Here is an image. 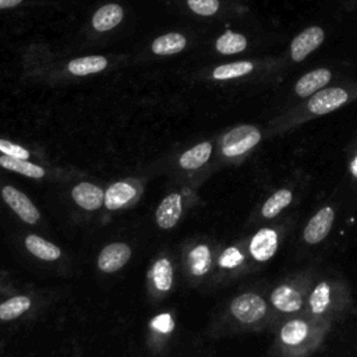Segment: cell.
<instances>
[{
	"instance_id": "cell-1",
	"label": "cell",
	"mask_w": 357,
	"mask_h": 357,
	"mask_svg": "<svg viewBox=\"0 0 357 357\" xmlns=\"http://www.w3.org/2000/svg\"><path fill=\"white\" fill-rule=\"evenodd\" d=\"M261 139L257 127L243 124L230 130L222 139V152L225 156H238L254 148Z\"/></svg>"
},
{
	"instance_id": "cell-2",
	"label": "cell",
	"mask_w": 357,
	"mask_h": 357,
	"mask_svg": "<svg viewBox=\"0 0 357 357\" xmlns=\"http://www.w3.org/2000/svg\"><path fill=\"white\" fill-rule=\"evenodd\" d=\"M231 314L243 324H254L266 314V303L254 293H244L230 304Z\"/></svg>"
},
{
	"instance_id": "cell-3",
	"label": "cell",
	"mask_w": 357,
	"mask_h": 357,
	"mask_svg": "<svg viewBox=\"0 0 357 357\" xmlns=\"http://www.w3.org/2000/svg\"><path fill=\"white\" fill-rule=\"evenodd\" d=\"M349 93L342 88H326L312 95L308 100V109L314 114H326L344 105Z\"/></svg>"
},
{
	"instance_id": "cell-4",
	"label": "cell",
	"mask_w": 357,
	"mask_h": 357,
	"mask_svg": "<svg viewBox=\"0 0 357 357\" xmlns=\"http://www.w3.org/2000/svg\"><path fill=\"white\" fill-rule=\"evenodd\" d=\"M324 31L319 26H310L301 31L290 45L291 59L294 61L304 60L312 50H315L324 42Z\"/></svg>"
},
{
	"instance_id": "cell-5",
	"label": "cell",
	"mask_w": 357,
	"mask_h": 357,
	"mask_svg": "<svg viewBox=\"0 0 357 357\" xmlns=\"http://www.w3.org/2000/svg\"><path fill=\"white\" fill-rule=\"evenodd\" d=\"M335 219V212L331 206L321 208L307 223L303 237L308 244H317L322 241L331 231Z\"/></svg>"
},
{
	"instance_id": "cell-6",
	"label": "cell",
	"mask_w": 357,
	"mask_h": 357,
	"mask_svg": "<svg viewBox=\"0 0 357 357\" xmlns=\"http://www.w3.org/2000/svg\"><path fill=\"white\" fill-rule=\"evenodd\" d=\"M4 201L10 205V208L17 212V215L26 223H36L39 219V211L31 202V199L21 191L15 190L11 185H6L1 190Z\"/></svg>"
},
{
	"instance_id": "cell-7",
	"label": "cell",
	"mask_w": 357,
	"mask_h": 357,
	"mask_svg": "<svg viewBox=\"0 0 357 357\" xmlns=\"http://www.w3.org/2000/svg\"><path fill=\"white\" fill-rule=\"evenodd\" d=\"M131 250L124 243H112L106 245L98 258V265L103 272H114L126 265Z\"/></svg>"
},
{
	"instance_id": "cell-8",
	"label": "cell",
	"mask_w": 357,
	"mask_h": 357,
	"mask_svg": "<svg viewBox=\"0 0 357 357\" xmlns=\"http://www.w3.org/2000/svg\"><path fill=\"white\" fill-rule=\"evenodd\" d=\"M278 248V234L273 229L258 230L250 243V252L257 261H268Z\"/></svg>"
},
{
	"instance_id": "cell-9",
	"label": "cell",
	"mask_w": 357,
	"mask_h": 357,
	"mask_svg": "<svg viewBox=\"0 0 357 357\" xmlns=\"http://www.w3.org/2000/svg\"><path fill=\"white\" fill-rule=\"evenodd\" d=\"M74 201L86 211H95L105 202L103 191L91 184V183H79L73 188Z\"/></svg>"
},
{
	"instance_id": "cell-10",
	"label": "cell",
	"mask_w": 357,
	"mask_h": 357,
	"mask_svg": "<svg viewBox=\"0 0 357 357\" xmlns=\"http://www.w3.org/2000/svg\"><path fill=\"white\" fill-rule=\"evenodd\" d=\"M271 301L279 311L283 312H294L303 305L301 294L289 284L278 286L271 294Z\"/></svg>"
},
{
	"instance_id": "cell-11",
	"label": "cell",
	"mask_w": 357,
	"mask_h": 357,
	"mask_svg": "<svg viewBox=\"0 0 357 357\" xmlns=\"http://www.w3.org/2000/svg\"><path fill=\"white\" fill-rule=\"evenodd\" d=\"M331 77H332V74H331L329 70L317 68V70L310 71L305 75H303L297 81V84L294 86V91L298 96L307 98V96L312 95L314 92H317L318 89L324 88L329 82Z\"/></svg>"
},
{
	"instance_id": "cell-12",
	"label": "cell",
	"mask_w": 357,
	"mask_h": 357,
	"mask_svg": "<svg viewBox=\"0 0 357 357\" xmlns=\"http://www.w3.org/2000/svg\"><path fill=\"white\" fill-rule=\"evenodd\" d=\"M181 215V197L178 194L167 195L156 211V222L162 229L173 227Z\"/></svg>"
},
{
	"instance_id": "cell-13",
	"label": "cell",
	"mask_w": 357,
	"mask_h": 357,
	"mask_svg": "<svg viewBox=\"0 0 357 357\" xmlns=\"http://www.w3.org/2000/svg\"><path fill=\"white\" fill-rule=\"evenodd\" d=\"M123 18V8L117 4H106L100 7L92 17V25L96 31L105 32L114 28Z\"/></svg>"
},
{
	"instance_id": "cell-14",
	"label": "cell",
	"mask_w": 357,
	"mask_h": 357,
	"mask_svg": "<svg viewBox=\"0 0 357 357\" xmlns=\"http://www.w3.org/2000/svg\"><path fill=\"white\" fill-rule=\"evenodd\" d=\"M135 197V188L127 183L112 184L105 194V204L107 209H119L131 198Z\"/></svg>"
},
{
	"instance_id": "cell-15",
	"label": "cell",
	"mask_w": 357,
	"mask_h": 357,
	"mask_svg": "<svg viewBox=\"0 0 357 357\" xmlns=\"http://www.w3.org/2000/svg\"><path fill=\"white\" fill-rule=\"evenodd\" d=\"M25 244L26 248L38 258L45 259V261H53L57 259L61 255V251L57 245L43 240L42 237L36 236V234H29L25 238Z\"/></svg>"
},
{
	"instance_id": "cell-16",
	"label": "cell",
	"mask_w": 357,
	"mask_h": 357,
	"mask_svg": "<svg viewBox=\"0 0 357 357\" xmlns=\"http://www.w3.org/2000/svg\"><path fill=\"white\" fill-rule=\"evenodd\" d=\"M0 166L21 173L24 176L32 177V178H40L45 174V170L40 166H36L31 162H28L26 159H21V158H14L10 155H3L0 156Z\"/></svg>"
},
{
	"instance_id": "cell-17",
	"label": "cell",
	"mask_w": 357,
	"mask_h": 357,
	"mask_svg": "<svg viewBox=\"0 0 357 357\" xmlns=\"http://www.w3.org/2000/svg\"><path fill=\"white\" fill-rule=\"evenodd\" d=\"M106 66L107 60L103 56H86L71 60L68 63V71L75 75H88L102 71Z\"/></svg>"
},
{
	"instance_id": "cell-18",
	"label": "cell",
	"mask_w": 357,
	"mask_h": 357,
	"mask_svg": "<svg viewBox=\"0 0 357 357\" xmlns=\"http://www.w3.org/2000/svg\"><path fill=\"white\" fill-rule=\"evenodd\" d=\"M185 46V38L181 33L172 32L156 38L152 43V52L156 54H173L183 50Z\"/></svg>"
},
{
	"instance_id": "cell-19",
	"label": "cell",
	"mask_w": 357,
	"mask_h": 357,
	"mask_svg": "<svg viewBox=\"0 0 357 357\" xmlns=\"http://www.w3.org/2000/svg\"><path fill=\"white\" fill-rule=\"evenodd\" d=\"M211 152L212 145L209 142H201L180 156V165L184 169H197L209 159Z\"/></svg>"
},
{
	"instance_id": "cell-20",
	"label": "cell",
	"mask_w": 357,
	"mask_h": 357,
	"mask_svg": "<svg viewBox=\"0 0 357 357\" xmlns=\"http://www.w3.org/2000/svg\"><path fill=\"white\" fill-rule=\"evenodd\" d=\"M308 335V325L301 319H291L280 329V339L289 346L300 344Z\"/></svg>"
},
{
	"instance_id": "cell-21",
	"label": "cell",
	"mask_w": 357,
	"mask_h": 357,
	"mask_svg": "<svg viewBox=\"0 0 357 357\" xmlns=\"http://www.w3.org/2000/svg\"><path fill=\"white\" fill-rule=\"evenodd\" d=\"M247 47V39L236 32L226 31L216 40V49L222 54H234L243 52Z\"/></svg>"
},
{
	"instance_id": "cell-22",
	"label": "cell",
	"mask_w": 357,
	"mask_h": 357,
	"mask_svg": "<svg viewBox=\"0 0 357 357\" xmlns=\"http://www.w3.org/2000/svg\"><path fill=\"white\" fill-rule=\"evenodd\" d=\"M291 198H293V194L290 190L282 188V190L276 191L264 204L262 215L265 218H275L276 215H279V212L282 209H284L291 202Z\"/></svg>"
},
{
	"instance_id": "cell-23",
	"label": "cell",
	"mask_w": 357,
	"mask_h": 357,
	"mask_svg": "<svg viewBox=\"0 0 357 357\" xmlns=\"http://www.w3.org/2000/svg\"><path fill=\"white\" fill-rule=\"evenodd\" d=\"M254 68L252 63L250 61H236L230 64H223L219 66L213 70V78L215 79H230V78H237L241 75H245L251 73Z\"/></svg>"
},
{
	"instance_id": "cell-24",
	"label": "cell",
	"mask_w": 357,
	"mask_h": 357,
	"mask_svg": "<svg viewBox=\"0 0 357 357\" xmlns=\"http://www.w3.org/2000/svg\"><path fill=\"white\" fill-rule=\"evenodd\" d=\"M31 307V300L25 296L13 297L3 304H0V318L1 319H14L24 314Z\"/></svg>"
},
{
	"instance_id": "cell-25",
	"label": "cell",
	"mask_w": 357,
	"mask_h": 357,
	"mask_svg": "<svg viewBox=\"0 0 357 357\" xmlns=\"http://www.w3.org/2000/svg\"><path fill=\"white\" fill-rule=\"evenodd\" d=\"M190 268L197 276L205 275L211 268V251L206 245H198L190 252Z\"/></svg>"
},
{
	"instance_id": "cell-26",
	"label": "cell",
	"mask_w": 357,
	"mask_h": 357,
	"mask_svg": "<svg viewBox=\"0 0 357 357\" xmlns=\"http://www.w3.org/2000/svg\"><path fill=\"white\" fill-rule=\"evenodd\" d=\"M331 304V287L326 282L315 286L310 296V308L314 314H324Z\"/></svg>"
},
{
	"instance_id": "cell-27",
	"label": "cell",
	"mask_w": 357,
	"mask_h": 357,
	"mask_svg": "<svg viewBox=\"0 0 357 357\" xmlns=\"http://www.w3.org/2000/svg\"><path fill=\"white\" fill-rule=\"evenodd\" d=\"M152 276H153V282L155 286L159 290H169L172 287V280H173V272H172V265L167 259L162 258L159 259L152 269Z\"/></svg>"
},
{
	"instance_id": "cell-28",
	"label": "cell",
	"mask_w": 357,
	"mask_h": 357,
	"mask_svg": "<svg viewBox=\"0 0 357 357\" xmlns=\"http://www.w3.org/2000/svg\"><path fill=\"white\" fill-rule=\"evenodd\" d=\"M190 8L198 15H212L219 8V0H188Z\"/></svg>"
},
{
	"instance_id": "cell-29",
	"label": "cell",
	"mask_w": 357,
	"mask_h": 357,
	"mask_svg": "<svg viewBox=\"0 0 357 357\" xmlns=\"http://www.w3.org/2000/svg\"><path fill=\"white\" fill-rule=\"evenodd\" d=\"M244 261V255L236 247H229L223 251L219 258V265L223 268H234L238 266Z\"/></svg>"
},
{
	"instance_id": "cell-30",
	"label": "cell",
	"mask_w": 357,
	"mask_h": 357,
	"mask_svg": "<svg viewBox=\"0 0 357 357\" xmlns=\"http://www.w3.org/2000/svg\"><path fill=\"white\" fill-rule=\"evenodd\" d=\"M0 151L6 155L14 156V158H21V159H28V156H29V152L26 149H24L21 145L13 144L6 139H0Z\"/></svg>"
},
{
	"instance_id": "cell-31",
	"label": "cell",
	"mask_w": 357,
	"mask_h": 357,
	"mask_svg": "<svg viewBox=\"0 0 357 357\" xmlns=\"http://www.w3.org/2000/svg\"><path fill=\"white\" fill-rule=\"evenodd\" d=\"M151 325H152V328H155L160 332H166V333L173 331V328H174V324H173L172 317L169 314H160V315L155 317L151 321Z\"/></svg>"
},
{
	"instance_id": "cell-32",
	"label": "cell",
	"mask_w": 357,
	"mask_h": 357,
	"mask_svg": "<svg viewBox=\"0 0 357 357\" xmlns=\"http://www.w3.org/2000/svg\"><path fill=\"white\" fill-rule=\"evenodd\" d=\"M22 0H0V10L1 8H10L17 4H20Z\"/></svg>"
},
{
	"instance_id": "cell-33",
	"label": "cell",
	"mask_w": 357,
	"mask_h": 357,
	"mask_svg": "<svg viewBox=\"0 0 357 357\" xmlns=\"http://www.w3.org/2000/svg\"><path fill=\"white\" fill-rule=\"evenodd\" d=\"M350 170H351L353 176H356V177H357V158L351 162V165H350Z\"/></svg>"
}]
</instances>
